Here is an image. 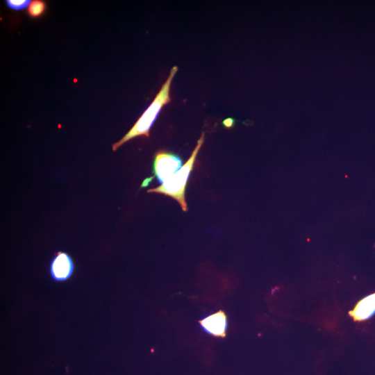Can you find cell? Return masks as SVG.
Returning a JSON list of instances; mask_svg holds the SVG:
<instances>
[{
    "instance_id": "6da1fadb",
    "label": "cell",
    "mask_w": 375,
    "mask_h": 375,
    "mask_svg": "<svg viewBox=\"0 0 375 375\" xmlns=\"http://www.w3.org/2000/svg\"><path fill=\"white\" fill-rule=\"evenodd\" d=\"M178 71V66L172 67L170 73L162 84L153 101L142 113L129 131L117 142L112 144V151H116L120 146L128 140L138 137H149V130L156 119L162 108L171 101L170 88L172 80Z\"/></svg>"
},
{
    "instance_id": "8992f818",
    "label": "cell",
    "mask_w": 375,
    "mask_h": 375,
    "mask_svg": "<svg viewBox=\"0 0 375 375\" xmlns=\"http://www.w3.org/2000/svg\"><path fill=\"white\" fill-rule=\"evenodd\" d=\"M375 314V292L362 299L349 312L356 321H363Z\"/></svg>"
},
{
    "instance_id": "ba28073f",
    "label": "cell",
    "mask_w": 375,
    "mask_h": 375,
    "mask_svg": "<svg viewBox=\"0 0 375 375\" xmlns=\"http://www.w3.org/2000/svg\"><path fill=\"white\" fill-rule=\"evenodd\" d=\"M7 6L15 10H23L31 3L30 0H6Z\"/></svg>"
},
{
    "instance_id": "7a4b0ae2",
    "label": "cell",
    "mask_w": 375,
    "mask_h": 375,
    "mask_svg": "<svg viewBox=\"0 0 375 375\" xmlns=\"http://www.w3.org/2000/svg\"><path fill=\"white\" fill-rule=\"evenodd\" d=\"M205 133L203 131L191 156L181 168L169 179L160 185L149 189L148 192H155L169 196L175 199L184 212L188 211L185 192L190 174L193 169L197 156L204 142Z\"/></svg>"
},
{
    "instance_id": "52a82bcc",
    "label": "cell",
    "mask_w": 375,
    "mask_h": 375,
    "mask_svg": "<svg viewBox=\"0 0 375 375\" xmlns=\"http://www.w3.org/2000/svg\"><path fill=\"white\" fill-rule=\"evenodd\" d=\"M46 7L47 5L44 1H31L28 8V14L31 18H38L44 14L46 10Z\"/></svg>"
},
{
    "instance_id": "5b68a950",
    "label": "cell",
    "mask_w": 375,
    "mask_h": 375,
    "mask_svg": "<svg viewBox=\"0 0 375 375\" xmlns=\"http://www.w3.org/2000/svg\"><path fill=\"white\" fill-rule=\"evenodd\" d=\"M203 330L218 338H225L227 328V317L223 310H219L199 321Z\"/></svg>"
},
{
    "instance_id": "277c9868",
    "label": "cell",
    "mask_w": 375,
    "mask_h": 375,
    "mask_svg": "<svg viewBox=\"0 0 375 375\" xmlns=\"http://www.w3.org/2000/svg\"><path fill=\"white\" fill-rule=\"evenodd\" d=\"M74 264L71 257L65 252L56 253L51 261L50 274L56 281H64L73 274Z\"/></svg>"
},
{
    "instance_id": "3957f363",
    "label": "cell",
    "mask_w": 375,
    "mask_h": 375,
    "mask_svg": "<svg viewBox=\"0 0 375 375\" xmlns=\"http://www.w3.org/2000/svg\"><path fill=\"white\" fill-rule=\"evenodd\" d=\"M181 167L182 160L175 153L159 151L154 155L153 173L161 184L169 179Z\"/></svg>"
}]
</instances>
